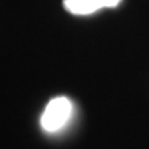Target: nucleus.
Segmentation results:
<instances>
[{"label":"nucleus","mask_w":149,"mask_h":149,"mask_svg":"<svg viewBox=\"0 0 149 149\" xmlns=\"http://www.w3.org/2000/svg\"><path fill=\"white\" fill-rule=\"evenodd\" d=\"M71 112L72 104L66 97H56L46 106L41 117V125L46 132H56L66 124Z\"/></svg>","instance_id":"f257e3e1"},{"label":"nucleus","mask_w":149,"mask_h":149,"mask_svg":"<svg viewBox=\"0 0 149 149\" xmlns=\"http://www.w3.org/2000/svg\"><path fill=\"white\" fill-rule=\"evenodd\" d=\"M63 8L73 15H90L104 8V0H63Z\"/></svg>","instance_id":"f03ea898"},{"label":"nucleus","mask_w":149,"mask_h":149,"mask_svg":"<svg viewBox=\"0 0 149 149\" xmlns=\"http://www.w3.org/2000/svg\"><path fill=\"white\" fill-rule=\"evenodd\" d=\"M122 0H104V8H116Z\"/></svg>","instance_id":"7ed1b4c3"}]
</instances>
